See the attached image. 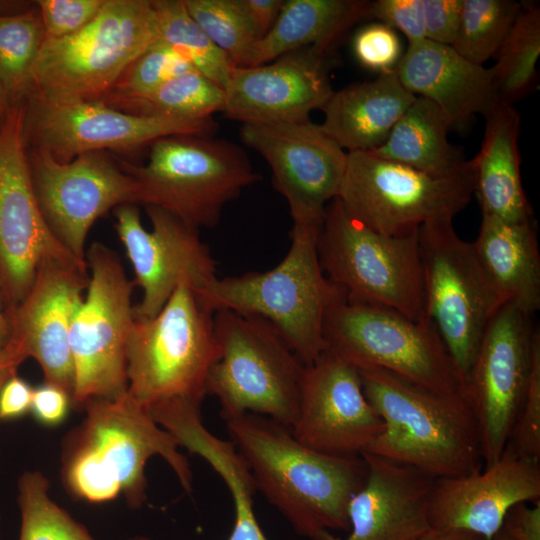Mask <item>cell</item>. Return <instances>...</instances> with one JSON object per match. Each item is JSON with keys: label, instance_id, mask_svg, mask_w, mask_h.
<instances>
[{"label": "cell", "instance_id": "obj_43", "mask_svg": "<svg viewBox=\"0 0 540 540\" xmlns=\"http://www.w3.org/2000/svg\"><path fill=\"white\" fill-rule=\"evenodd\" d=\"M370 19L400 31L408 39V44L426 39L422 0L371 1Z\"/></svg>", "mask_w": 540, "mask_h": 540}, {"label": "cell", "instance_id": "obj_10", "mask_svg": "<svg viewBox=\"0 0 540 540\" xmlns=\"http://www.w3.org/2000/svg\"><path fill=\"white\" fill-rule=\"evenodd\" d=\"M327 349L358 369L375 367L443 395L464 394L462 379L435 326L341 294L324 321Z\"/></svg>", "mask_w": 540, "mask_h": 540}, {"label": "cell", "instance_id": "obj_50", "mask_svg": "<svg viewBox=\"0 0 540 540\" xmlns=\"http://www.w3.org/2000/svg\"><path fill=\"white\" fill-rule=\"evenodd\" d=\"M417 540H486L484 537L464 530L430 529Z\"/></svg>", "mask_w": 540, "mask_h": 540}, {"label": "cell", "instance_id": "obj_55", "mask_svg": "<svg viewBox=\"0 0 540 540\" xmlns=\"http://www.w3.org/2000/svg\"><path fill=\"white\" fill-rule=\"evenodd\" d=\"M0 537H1V517H0Z\"/></svg>", "mask_w": 540, "mask_h": 540}, {"label": "cell", "instance_id": "obj_11", "mask_svg": "<svg viewBox=\"0 0 540 540\" xmlns=\"http://www.w3.org/2000/svg\"><path fill=\"white\" fill-rule=\"evenodd\" d=\"M475 190L471 160L447 175H431L370 151L347 152L338 198L371 229L402 235L421 225L452 221Z\"/></svg>", "mask_w": 540, "mask_h": 540}, {"label": "cell", "instance_id": "obj_46", "mask_svg": "<svg viewBox=\"0 0 540 540\" xmlns=\"http://www.w3.org/2000/svg\"><path fill=\"white\" fill-rule=\"evenodd\" d=\"M502 527L514 540H540V501L514 505L507 512Z\"/></svg>", "mask_w": 540, "mask_h": 540}, {"label": "cell", "instance_id": "obj_27", "mask_svg": "<svg viewBox=\"0 0 540 540\" xmlns=\"http://www.w3.org/2000/svg\"><path fill=\"white\" fill-rule=\"evenodd\" d=\"M415 97L395 70L381 73L333 92L320 127L346 152L371 151L386 141Z\"/></svg>", "mask_w": 540, "mask_h": 540}, {"label": "cell", "instance_id": "obj_31", "mask_svg": "<svg viewBox=\"0 0 540 540\" xmlns=\"http://www.w3.org/2000/svg\"><path fill=\"white\" fill-rule=\"evenodd\" d=\"M452 124L445 113L423 97L414 101L374 155L431 175H447L465 162L462 151L448 141Z\"/></svg>", "mask_w": 540, "mask_h": 540}, {"label": "cell", "instance_id": "obj_42", "mask_svg": "<svg viewBox=\"0 0 540 540\" xmlns=\"http://www.w3.org/2000/svg\"><path fill=\"white\" fill-rule=\"evenodd\" d=\"M105 0H39L38 12L45 37L62 38L71 35L101 10Z\"/></svg>", "mask_w": 540, "mask_h": 540}, {"label": "cell", "instance_id": "obj_23", "mask_svg": "<svg viewBox=\"0 0 540 540\" xmlns=\"http://www.w3.org/2000/svg\"><path fill=\"white\" fill-rule=\"evenodd\" d=\"M538 501L540 462L506 445L496 461L476 473L434 480L429 523L432 529L464 530L492 540L514 505Z\"/></svg>", "mask_w": 540, "mask_h": 540}, {"label": "cell", "instance_id": "obj_49", "mask_svg": "<svg viewBox=\"0 0 540 540\" xmlns=\"http://www.w3.org/2000/svg\"><path fill=\"white\" fill-rule=\"evenodd\" d=\"M23 361L10 345L0 348V391L5 382L17 374V369Z\"/></svg>", "mask_w": 540, "mask_h": 540}, {"label": "cell", "instance_id": "obj_1", "mask_svg": "<svg viewBox=\"0 0 540 540\" xmlns=\"http://www.w3.org/2000/svg\"><path fill=\"white\" fill-rule=\"evenodd\" d=\"M224 421L257 490L299 535L312 539L321 531H349L348 504L367 477L362 456L336 457L314 450L288 427L259 414Z\"/></svg>", "mask_w": 540, "mask_h": 540}, {"label": "cell", "instance_id": "obj_14", "mask_svg": "<svg viewBox=\"0 0 540 540\" xmlns=\"http://www.w3.org/2000/svg\"><path fill=\"white\" fill-rule=\"evenodd\" d=\"M217 128L212 118L191 120L136 115L102 100H25L26 144L48 152L59 162L105 150H132L173 135L210 136Z\"/></svg>", "mask_w": 540, "mask_h": 540}, {"label": "cell", "instance_id": "obj_51", "mask_svg": "<svg viewBox=\"0 0 540 540\" xmlns=\"http://www.w3.org/2000/svg\"><path fill=\"white\" fill-rule=\"evenodd\" d=\"M2 300L3 298L0 282V348H3L8 344L11 335L9 318L6 309H3L2 307Z\"/></svg>", "mask_w": 540, "mask_h": 540}, {"label": "cell", "instance_id": "obj_26", "mask_svg": "<svg viewBox=\"0 0 540 540\" xmlns=\"http://www.w3.org/2000/svg\"><path fill=\"white\" fill-rule=\"evenodd\" d=\"M149 410L179 446L206 460L225 482L235 509L228 540H268L254 513L253 499L258 490L249 466L231 440H222L206 429L200 405L174 399L155 404Z\"/></svg>", "mask_w": 540, "mask_h": 540}, {"label": "cell", "instance_id": "obj_36", "mask_svg": "<svg viewBox=\"0 0 540 540\" xmlns=\"http://www.w3.org/2000/svg\"><path fill=\"white\" fill-rule=\"evenodd\" d=\"M523 7L514 0H463L460 24L451 47L477 64L494 57Z\"/></svg>", "mask_w": 540, "mask_h": 540}, {"label": "cell", "instance_id": "obj_30", "mask_svg": "<svg viewBox=\"0 0 540 540\" xmlns=\"http://www.w3.org/2000/svg\"><path fill=\"white\" fill-rule=\"evenodd\" d=\"M365 0H286L269 32L252 47L243 67L268 63L302 47L331 51L356 23L370 19Z\"/></svg>", "mask_w": 540, "mask_h": 540}, {"label": "cell", "instance_id": "obj_35", "mask_svg": "<svg viewBox=\"0 0 540 540\" xmlns=\"http://www.w3.org/2000/svg\"><path fill=\"white\" fill-rule=\"evenodd\" d=\"M152 4L159 39L176 48L198 72L224 89L236 66L190 16L183 0H152Z\"/></svg>", "mask_w": 540, "mask_h": 540}, {"label": "cell", "instance_id": "obj_2", "mask_svg": "<svg viewBox=\"0 0 540 540\" xmlns=\"http://www.w3.org/2000/svg\"><path fill=\"white\" fill-rule=\"evenodd\" d=\"M82 410L85 418L62 448V481L72 496L101 504L122 495L130 508H140L147 501L145 466L153 456L162 457L183 489L192 491V469L178 442L128 391L91 400Z\"/></svg>", "mask_w": 540, "mask_h": 540}, {"label": "cell", "instance_id": "obj_40", "mask_svg": "<svg viewBox=\"0 0 540 540\" xmlns=\"http://www.w3.org/2000/svg\"><path fill=\"white\" fill-rule=\"evenodd\" d=\"M525 459L540 462V333L536 332L530 377L520 412L507 443Z\"/></svg>", "mask_w": 540, "mask_h": 540}, {"label": "cell", "instance_id": "obj_19", "mask_svg": "<svg viewBox=\"0 0 540 540\" xmlns=\"http://www.w3.org/2000/svg\"><path fill=\"white\" fill-rule=\"evenodd\" d=\"M240 136L268 163L293 222L322 223L338 196L347 152L311 121L242 124Z\"/></svg>", "mask_w": 540, "mask_h": 540}, {"label": "cell", "instance_id": "obj_13", "mask_svg": "<svg viewBox=\"0 0 540 540\" xmlns=\"http://www.w3.org/2000/svg\"><path fill=\"white\" fill-rule=\"evenodd\" d=\"M426 318L435 326L462 379L483 334L503 305L475 253L452 221L418 228Z\"/></svg>", "mask_w": 540, "mask_h": 540}, {"label": "cell", "instance_id": "obj_24", "mask_svg": "<svg viewBox=\"0 0 540 540\" xmlns=\"http://www.w3.org/2000/svg\"><path fill=\"white\" fill-rule=\"evenodd\" d=\"M363 486L348 504L349 533L318 532L311 540H417L431 528L428 516L433 478L372 453Z\"/></svg>", "mask_w": 540, "mask_h": 540}, {"label": "cell", "instance_id": "obj_21", "mask_svg": "<svg viewBox=\"0 0 540 540\" xmlns=\"http://www.w3.org/2000/svg\"><path fill=\"white\" fill-rule=\"evenodd\" d=\"M87 269L72 260H44L23 300L6 308L11 328L8 345L23 360L34 358L44 383L63 389L71 398L74 366L69 329L89 283Z\"/></svg>", "mask_w": 540, "mask_h": 540}, {"label": "cell", "instance_id": "obj_15", "mask_svg": "<svg viewBox=\"0 0 540 540\" xmlns=\"http://www.w3.org/2000/svg\"><path fill=\"white\" fill-rule=\"evenodd\" d=\"M25 101L10 106L0 125V282L11 308L23 300L47 259L72 260L39 207L24 133Z\"/></svg>", "mask_w": 540, "mask_h": 540}, {"label": "cell", "instance_id": "obj_7", "mask_svg": "<svg viewBox=\"0 0 540 540\" xmlns=\"http://www.w3.org/2000/svg\"><path fill=\"white\" fill-rule=\"evenodd\" d=\"M317 250L325 276L347 300L427 319L418 229L382 234L334 198L325 208Z\"/></svg>", "mask_w": 540, "mask_h": 540}, {"label": "cell", "instance_id": "obj_45", "mask_svg": "<svg viewBox=\"0 0 540 540\" xmlns=\"http://www.w3.org/2000/svg\"><path fill=\"white\" fill-rule=\"evenodd\" d=\"M70 407V395L57 386L44 383L33 389L30 411L42 425L53 427L61 424Z\"/></svg>", "mask_w": 540, "mask_h": 540}, {"label": "cell", "instance_id": "obj_9", "mask_svg": "<svg viewBox=\"0 0 540 540\" xmlns=\"http://www.w3.org/2000/svg\"><path fill=\"white\" fill-rule=\"evenodd\" d=\"M213 315L180 285L152 318H135L127 350L129 394L150 408L181 399L201 405L219 356Z\"/></svg>", "mask_w": 540, "mask_h": 540}, {"label": "cell", "instance_id": "obj_25", "mask_svg": "<svg viewBox=\"0 0 540 540\" xmlns=\"http://www.w3.org/2000/svg\"><path fill=\"white\" fill-rule=\"evenodd\" d=\"M394 70L405 89L436 104L452 127L485 116L498 102L491 67L466 60L450 45L427 39L408 44Z\"/></svg>", "mask_w": 540, "mask_h": 540}, {"label": "cell", "instance_id": "obj_37", "mask_svg": "<svg viewBox=\"0 0 540 540\" xmlns=\"http://www.w3.org/2000/svg\"><path fill=\"white\" fill-rule=\"evenodd\" d=\"M49 481L40 471H25L18 480L21 513L19 540H97L49 496Z\"/></svg>", "mask_w": 540, "mask_h": 540}, {"label": "cell", "instance_id": "obj_38", "mask_svg": "<svg viewBox=\"0 0 540 540\" xmlns=\"http://www.w3.org/2000/svg\"><path fill=\"white\" fill-rule=\"evenodd\" d=\"M190 16L236 67H243L260 35L239 0H183Z\"/></svg>", "mask_w": 540, "mask_h": 540}, {"label": "cell", "instance_id": "obj_5", "mask_svg": "<svg viewBox=\"0 0 540 540\" xmlns=\"http://www.w3.org/2000/svg\"><path fill=\"white\" fill-rule=\"evenodd\" d=\"M157 40L152 0H105L95 18L77 32L44 38L29 96L60 102L100 100Z\"/></svg>", "mask_w": 540, "mask_h": 540}, {"label": "cell", "instance_id": "obj_12", "mask_svg": "<svg viewBox=\"0 0 540 540\" xmlns=\"http://www.w3.org/2000/svg\"><path fill=\"white\" fill-rule=\"evenodd\" d=\"M86 262L91 269L87 294L69 329L74 366L71 405L76 409L127 391V350L135 319V282L126 276L116 252L94 242L86 252Z\"/></svg>", "mask_w": 540, "mask_h": 540}, {"label": "cell", "instance_id": "obj_20", "mask_svg": "<svg viewBox=\"0 0 540 540\" xmlns=\"http://www.w3.org/2000/svg\"><path fill=\"white\" fill-rule=\"evenodd\" d=\"M383 421L368 402L357 367L326 349L306 365L297 419L303 444L336 457H359L381 434Z\"/></svg>", "mask_w": 540, "mask_h": 540}, {"label": "cell", "instance_id": "obj_32", "mask_svg": "<svg viewBox=\"0 0 540 540\" xmlns=\"http://www.w3.org/2000/svg\"><path fill=\"white\" fill-rule=\"evenodd\" d=\"M539 55L540 8L526 3L494 55L491 70L498 102L513 105L536 88Z\"/></svg>", "mask_w": 540, "mask_h": 540}, {"label": "cell", "instance_id": "obj_33", "mask_svg": "<svg viewBox=\"0 0 540 540\" xmlns=\"http://www.w3.org/2000/svg\"><path fill=\"white\" fill-rule=\"evenodd\" d=\"M110 106L136 115L201 120L224 110L225 91L193 70L167 80L146 94Z\"/></svg>", "mask_w": 540, "mask_h": 540}, {"label": "cell", "instance_id": "obj_41", "mask_svg": "<svg viewBox=\"0 0 540 540\" xmlns=\"http://www.w3.org/2000/svg\"><path fill=\"white\" fill-rule=\"evenodd\" d=\"M353 52L362 66L379 74L393 71L403 55L396 31L380 22L368 24L357 31Z\"/></svg>", "mask_w": 540, "mask_h": 540}, {"label": "cell", "instance_id": "obj_39", "mask_svg": "<svg viewBox=\"0 0 540 540\" xmlns=\"http://www.w3.org/2000/svg\"><path fill=\"white\" fill-rule=\"evenodd\" d=\"M193 70L196 69L181 52L159 39L126 68L100 100L114 105L146 94L167 80Z\"/></svg>", "mask_w": 540, "mask_h": 540}, {"label": "cell", "instance_id": "obj_28", "mask_svg": "<svg viewBox=\"0 0 540 540\" xmlns=\"http://www.w3.org/2000/svg\"><path fill=\"white\" fill-rule=\"evenodd\" d=\"M484 118V138L471 159L482 214L507 222L531 221L520 172V115L513 105L497 102Z\"/></svg>", "mask_w": 540, "mask_h": 540}, {"label": "cell", "instance_id": "obj_48", "mask_svg": "<svg viewBox=\"0 0 540 540\" xmlns=\"http://www.w3.org/2000/svg\"><path fill=\"white\" fill-rule=\"evenodd\" d=\"M239 2L257 29L260 39L272 28L283 3L282 0H239Z\"/></svg>", "mask_w": 540, "mask_h": 540}, {"label": "cell", "instance_id": "obj_34", "mask_svg": "<svg viewBox=\"0 0 540 540\" xmlns=\"http://www.w3.org/2000/svg\"><path fill=\"white\" fill-rule=\"evenodd\" d=\"M45 38L39 12L0 14V87L10 106L32 90V69Z\"/></svg>", "mask_w": 540, "mask_h": 540}, {"label": "cell", "instance_id": "obj_53", "mask_svg": "<svg viewBox=\"0 0 540 540\" xmlns=\"http://www.w3.org/2000/svg\"><path fill=\"white\" fill-rule=\"evenodd\" d=\"M492 540H514L508 532L502 527Z\"/></svg>", "mask_w": 540, "mask_h": 540}, {"label": "cell", "instance_id": "obj_3", "mask_svg": "<svg viewBox=\"0 0 540 540\" xmlns=\"http://www.w3.org/2000/svg\"><path fill=\"white\" fill-rule=\"evenodd\" d=\"M358 370L364 394L383 421L368 453L433 479L484 467L478 423L464 394H438L380 368Z\"/></svg>", "mask_w": 540, "mask_h": 540}, {"label": "cell", "instance_id": "obj_22", "mask_svg": "<svg viewBox=\"0 0 540 540\" xmlns=\"http://www.w3.org/2000/svg\"><path fill=\"white\" fill-rule=\"evenodd\" d=\"M328 53L315 46L292 50L253 67H234L224 88L223 112L248 123H302L322 109L333 90Z\"/></svg>", "mask_w": 540, "mask_h": 540}, {"label": "cell", "instance_id": "obj_18", "mask_svg": "<svg viewBox=\"0 0 540 540\" xmlns=\"http://www.w3.org/2000/svg\"><path fill=\"white\" fill-rule=\"evenodd\" d=\"M152 224L147 231L136 204L114 209L116 231L135 273L143 297L134 306L135 318L154 317L180 285L195 292L217 277L216 263L198 230L171 213L145 206Z\"/></svg>", "mask_w": 540, "mask_h": 540}, {"label": "cell", "instance_id": "obj_17", "mask_svg": "<svg viewBox=\"0 0 540 540\" xmlns=\"http://www.w3.org/2000/svg\"><path fill=\"white\" fill-rule=\"evenodd\" d=\"M530 317L502 305L483 334L464 382L480 431L484 466L503 453L524 401L538 331Z\"/></svg>", "mask_w": 540, "mask_h": 540}, {"label": "cell", "instance_id": "obj_47", "mask_svg": "<svg viewBox=\"0 0 540 540\" xmlns=\"http://www.w3.org/2000/svg\"><path fill=\"white\" fill-rule=\"evenodd\" d=\"M33 388L17 374L9 378L0 391V421L23 417L31 408Z\"/></svg>", "mask_w": 540, "mask_h": 540}, {"label": "cell", "instance_id": "obj_29", "mask_svg": "<svg viewBox=\"0 0 540 540\" xmlns=\"http://www.w3.org/2000/svg\"><path fill=\"white\" fill-rule=\"evenodd\" d=\"M472 244L503 305L530 316L540 309V254L532 220L514 223L482 214Z\"/></svg>", "mask_w": 540, "mask_h": 540}, {"label": "cell", "instance_id": "obj_8", "mask_svg": "<svg viewBox=\"0 0 540 540\" xmlns=\"http://www.w3.org/2000/svg\"><path fill=\"white\" fill-rule=\"evenodd\" d=\"M146 164L120 165L135 180L138 203L156 206L199 230L261 177L241 147L210 136L173 135L150 145Z\"/></svg>", "mask_w": 540, "mask_h": 540}, {"label": "cell", "instance_id": "obj_16", "mask_svg": "<svg viewBox=\"0 0 540 540\" xmlns=\"http://www.w3.org/2000/svg\"><path fill=\"white\" fill-rule=\"evenodd\" d=\"M35 195L50 230L80 263L87 264L85 242L94 222L110 209L138 204L134 178L104 151L59 162L27 146Z\"/></svg>", "mask_w": 540, "mask_h": 540}, {"label": "cell", "instance_id": "obj_4", "mask_svg": "<svg viewBox=\"0 0 540 540\" xmlns=\"http://www.w3.org/2000/svg\"><path fill=\"white\" fill-rule=\"evenodd\" d=\"M321 224L293 222L290 248L265 272L216 277L196 292L212 313L232 310L269 321L305 364L326 349L324 321L342 294L325 276L318 256Z\"/></svg>", "mask_w": 540, "mask_h": 540}, {"label": "cell", "instance_id": "obj_6", "mask_svg": "<svg viewBox=\"0 0 540 540\" xmlns=\"http://www.w3.org/2000/svg\"><path fill=\"white\" fill-rule=\"evenodd\" d=\"M213 322L219 356L206 390L217 398L222 419L254 413L291 429L306 365L264 318L219 310Z\"/></svg>", "mask_w": 540, "mask_h": 540}, {"label": "cell", "instance_id": "obj_44", "mask_svg": "<svg viewBox=\"0 0 540 540\" xmlns=\"http://www.w3.org/2000/svg\"><path fill=\"white\" fill-rule=\"evenodd\" d=\"M463 0H422L425 38L452 45L460 24Z\"/></svg>", "mask_w": 540, "mask_h": 540}, {"label": "cell", "instance_id": "obj_52", "mask_svg": "<svg viewBox=\"0 0 540 540\" xmlns=\"http://www.w3.org/2000/svg\"><path fill=\"white\" fill-rule=\"evenodd\" d=\"M10 105L0 87V125L3 123Z\"/></svg>", "mask_w": 540, "mask_h": 540}, {"label": "cell", "instance_id": "obj_54", "mask_svg": "<svg viewBox=\"0 0 540 540\" xmlns=\"http://www.w3.org/2000/svg\"><path fill=\"white\" fill-rule=\"evenodd\" d=\"M127 540H151L150 538L146 537V536H134V537H131Z\"/></svg>", "mask_w": 540, "mask_h": 540}]
</instances>
